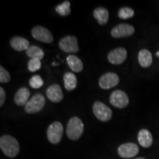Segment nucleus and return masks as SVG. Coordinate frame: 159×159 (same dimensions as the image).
<instances>
[{
	"label": "nucleus",
	"mask_w": 159,
	"mask_h": 159,
	"mask_svg": "<svg viewBox=\"0 0 159 159\" xmlns=\"http://www.w3.org/2000/svg\"><path fill=\"white\" fill-rule=\"evenodd\" d=\"M118 16L122 19H128L132 18L134 16V11L128 7H124L119 9Z\"/></svg>",
	"instance_id": "obj_23"
},
{
	"label": "nucleus",
	"mask_w": 159,
	"mask_h": 159,
	"mask_svg": "<svg viewBox=\"0 0 159 159\" xmlns=\"http://www.w3.org/2000/svg\"><path fill=\"white\" fill-rule=\"evenodd\" d=\"M95 19L98 21V23L101 25H104L108 22L109 18L108 11L106 8L102 7H97L93 13Z\"/></svg>",
	"instance_id": "obj_19"
},
{
	"label": "nucleus",
	"mask_w": 159,
	"mask_h": 159,
	"mask_svg": "<svg viewBox=\"0 0 159 159\" xmlns=\"http://www.w3.org/2000/svg\"><path fill=\"white\" fill-rule=\"evenodd\" d=\"M30 85L33 89H39L43 86V80L39 75H34L30 80Z\"/></svg>",
	"instance_id": "obj_24"
},
{
	"label": "nucleus",
	"mask_w": 159,
	"mask_h": 159,
	"mask_svg": "<svg viewBox=\"0 0 159 159\" xmlns=\"http://www.w3.org/2000/svg\"><path fill=\"white\" fill-rule=\"evenodd\" d=\"M93 112L97 119L102 122H108L113 115L111 108L99 101H97L93 105Z\"/></svg>",
	"instance_id": "obj_4"
},
{
	"label": "nucleus",
	"mask_w": 159,
	"mask_h": 159,
	"mask_svg": "<svg viewBox=\"0 0 159 159\" xmlns=\"http://www.w3.org/2000/svg\"><path fill=\"white\" fill-rule=\"evenodd\" d=\"M110 103L118 108H124L129 103V98L125 91L115 90L110 96Z\"/></svg>",
	"instance_id": "obj_7"
},
{
	"label": "nucleus",
	"mask_w": 159,
	"mask_h": 159,
	"mask_svg": "<svg viewBox=\"0 0 159 159\" xmlns=\"http://www.w3.org/2000/svg\"><path fill=\"white\" fill-rule=\"evenodd\" d=\"M64 87L67 91H71L75 89L77 84V80L75 75L72 72H66L63 75Z\"/></svg>",
	"instance_id": "obj_20"
},
{
	"label": "nucleus",
	"mask_w": 159,
	"mask_h": 159,
	"mask_svg": "<svg viewBox=\"0 0 159 159\" xmlns=\"http://www.w3.org/2000/svg\"><path fill=\"white\" fill-rule=\"evenodd\" d=\"M55 11L60 16H66L70 14L71 9H70V2L69 1H65L63 3L60 4L55 7Z\"/></svg>",
	"instance_id": "obj_22"
},
{
	"label": "nucleus",
	"mask_w": 159,
	"mask_h": 159,
	"mask_svg": "<svg viewBox=\"0 0 159 159\" xmlns=\"http://www.w3.org/2000/svg\"><path fill=\"white\" fill-rule=\"evenodd\" d=\"M66 62L68 66L74 72H80L83 69L82 61L78 57L74 55H69L66 57Z\"/></svg>",
	"instance_id": "obj_17"
},
{
	"label": "nucleus",
	"mask_w": 159,
	"mask_h": 159,
	"mask_svg": "<svg viewBox=\"0 0 159 159\" xmlns=\"http://www.w3.org/2000/svg\"><path fill=\"white\" fill-rule=\"evenodd\" d=\"M26 55L30 57L31 59H39L41 60L44 56V52L40 47L37 46H30L28 49L26 50Z\"/></svg>",
	"instance_id": "obj_21"
},
{
	"label": "nucleus",
	"mask_w": 159,
	"mask_h": 159,
	"mask_svg": "<svg viewBox=\"0 0 159 159\" xmlns=\"http://www.w3.org/2000/svg\"><path fill=\"white\" fill-rule=\"evenodd\" d=\"M119 83L118 75L113 72L105 73L99 80V85L102 89H109L116 86Z\"/></svg>",
	"instance_id": "obj_10"
},
{
	"label": "nucleus",
	"mask_w": 159,
	"mask_h": 159,
	"mask_svg": "<svg viewBox=\"0 0 159 159\" xmlns=\"http://www.w3.org/2000/svg\"><path fill=\"white\" fill-rule=\"evenodd\" d=\"M135 29L132 25L128 24H120L111 30V34L114 39H122L129 37L134 33Z\"/></svg>",
	"instance_id": "obj_9"
},
{
	"label": "nucleus",
	"mask_w": 159,
	"mask_h": 159,
	"mask_svg": "<svg viewBox=\"0 0 159 159\" xmlns=\"http://www.w3.org/2000/svg\"><path fill=\"white\" fill-rule=\"evenodd\" d=\"M45 105V98L41 94H35L25 105V111L28 114L39 113Z\"/></svg>",
	"instance_id": "obj_5"
},
{
	"label": "nucleus",
	"mask_w": 159,
	"mask_h": 159,
	"mask_svg": "<svg viewBox=\"0 0 159 159\" xmlns=\"http://www.w3.org/2000/svg\"><path fill=\"white\" fill-rule=\"evenodd\" d=\"M46 94L49 100L52 102L58 103L62 101L63 94L61 86L57 84L50 85L46 91Z\"/></svg>",
	"instance_id": "obj_13"
},
{
	"label": "nucleus",
	"mask_w": 159,
	"mask_h": 159,
	"mask_svg": "<svg viewBox=\"0 0 159 159\" xmlns=\"http://www.w3.org/2000/svg\"><path fill=\"white\" fill-rule=\"evenodd\" d=\"M11 80L9 72L3 66H0V82L2 83H6L9 82Z\"/></svg>",
	"instance_id": "obj_26"
},
{
	"label": "nucleus",
	"mask_w": 159,
	"mask_h": 159,
	"mask_svg": "<svg viewBox=\"0 0 159 159\" xmlns=\"http://www.w3.org/2000/svg\"><path fill=\"white\" fill-rule=\"evenodd\" d=\"M11 47L15 50L21 52L24 50H27L30 47V42L27 39L23 37L15 36L12 38L11 41Z\"/></svg>",
	"instance_id": "obj_15"
},
{
	"label": "nucleus",
	"mask_w": 159,
	"mask_h": 159,
	"mask_svg": "<svg viewBox=\"0 0 159 159\" xmlns=\"http://www.w3.org/2000/svg\"><path fill=\"white\" fill-rule=\"evenodd\" d=\"M139 149L134 143H125L121 144L118 148V154L123 158H130L139 153Z\"/></svg>",
	"instance_id": "obj_11"
},
{
	"label": "nucleus",
	"mask_w": 159,
	"mask_h": 159,
	"mask_svg": "<svg viewBox=\"0 0 159 159\" xmlns=\"http://www.w3.org/2000/svg\"><path fill=\"white\" fill-rule=\"evenodd\" d=\"M59 47L61 50L68 53H75L79 51L77 39L72 35L63 37L59 41Z\"/></svg>",
	"instance_id": "obj_6"
},
{
	"label": "nucleus",
	"mask_w": 159,
	"mask_h": 159,
	"mask_svg": "<svg viewBox=\"0 0 159 159\" xmlns=\"http://www.w3.org/2000/svg\"><path fill=\"white\" fill-rule=\"evenodd\" d=\"M156 55H157V56H158V57H159V52H158L156 53Z\"/></svg>",
	"instance_id": "obj_28"
},
{
	"label": "nucleus",
	"mask_w": 159,
	"mask_h": 159,
	"mask_svg": "<svg viewBox=\"0 0 159 159\" xmlns=\"http://www.w3.org/2000/svg\"><path fill=\"white\" fill-rule=\"evenodd\" d=\"M0 148L4 154L9 158H14L20 150L19 143L14 137L4 135L0 138Z\"/></svg>",
	"instance_id": "obj_1"
},
{
	"label": "nucleus",
	"mask_w": 159,
	"mask_h": 159,
	"mask_svg": "<svg viewBox=\"0 0 159 159\" xmlns=\"http://www.w3.org/2000/svg\"><path fill=\"white\" fill-rule=\"evenodd\" d=\"M5 99H6V94H5V91L4 90L2 87L0 88V106H2L4 105V103L5 102Z\"/></svg>",
	"instance_id": "obj_27"
},
{
	"label": "nucleus",
	"mask_w": 159,
	"mask_h": 159,
	"mask_svg": "<svg viewBox=\"0 0 159 159\" xmlns=\"http://www.w3.org/2000/svg\"><path fill=\"white\" fill-rule=\"evenodd\" d=\"M138 60L139 64L144 68L150 66L152 63V56L151 52L148 49H143L139 52Z\"/></svg>",
	"instance_id": "obj_18"
},
{
	"label": "nucleus",
	"mask_w": 159,
	"mask_h": 159,
	"mask_svg": "<svg viewBox=\"0 0 159 159\" xmlns=\"http://www.w3.org/2000/svg\"><path fill=\"white\" fill-rule=\"evenodd\" d=\"M84 130V125L81 119L74 116L69 119L66 127V134L69 139L75 141L82 136Z\"/></svg>",
	"instance_id": "obj_2"
},
{
	"label": "nucleus",
	"mask_w": 159,
	"mask_h": 159,
	"mask_svg": "<svg viewBox=\"0 0 159 159\" xmlns=\"http://www.w3.org/2000/svg\"><path fill=\"white\" fill-rule=\"evenodd\" d=\"M30 96V91L26 87H22L19 89L16 93L14 97L15 103L19 106L26 105L28 102V99Z\"/></svg>",
	"instance_id": "obj_14"
},
{
	"label": "nucleus",
	"mask_w": 159,
	"mask_h": 159,
	"mask_svg": "<svg viewBox=\"0 0 159 159\" xmlns=\"http://www.w3.org/2000/svg\"><path fill=\"white\" fill-rule=\"evenodd\" d=\"M32 35L35 39L43 43H50L53 41L52 34L48 29L41 26H36L33 27L31 31Z\"/></svg>",
	"instance_id": "obj_8"
},
{
	"label": "nucleus",
	"mask_w": 159,
	"mask_h": 159,
	"mask_svg": "<svg viewBox=\"0 0 159 159\" xmlns=\"http://www.w3.org/2000/svg\"><path fill=\"white\" fill-rule=\"evenodd\" d=\"M128 52L123 47H118L111 50L108 55V61L112 64L119 65L122 64L127 58Z\"/></svg>",
	"instance_id": "obj_12"
},
{
	"label": "nucleus",
	"mask_w": 159,
	"mask_h": 159,
	"mask_svg": "<svg viewBox=\"0 0 159 159\" xmlns=\"http://www.w3.org/2000/svg\"><path fill=\"white\" fill-rule=\"evenodd\" d=\"M41 67V60L39 59H30L27 63V68L31 72H35L39 70Z\"/></svg>",
	"instance_id": "obj_25"
},
{
	"label": "nucleus",
	"mask_w": 159,
	"mask_h": 159,
	"mask_svg": "<svg viewBox=\"0 0 159 159\" xmlns=\"http://www.w3.org/2000/svg\"><path fill=\"white\" fill-rule=\"evenodd\" d=\"M63 132V125L60 122H55L49 125L47 131V139L53 144H58L62 139Z\"/></svg>",
	"instance_id": "obj_3"
},
{
	"label": "nucleus",
	"mask_w": 159,
	"mask_h": 159,
	"mask_svg": "<svg viewBox=\"0 0 159 159\" xmlns=\"http://www.w3.org/2000/svg\"><path fill=\"white\" fill-rule=\"evenodd\" d=\"M138 141L139 144L143 148H150L152 144V136L147 129H142L138 134Z\"/></svg>",
	"instance_id": "obj_16"
},
{
	"label": "nucleus",
	"mask_w": 159,
	"mask_h": 159,
	"mask_svg": "<svg viewBox=\"0 0 159 159\" xmlns=\"http://www.w3.org/2000/svg\"><path fill=\"white\" fill-rule=\"evenodd\" d=\"M136 159H146V158H136Z\"/></svg>",
	"instance_id": "obj_29"
}]
</instances>
